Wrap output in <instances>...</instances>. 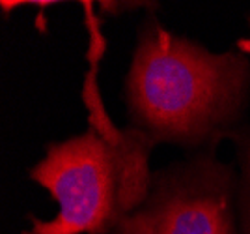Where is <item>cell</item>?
Here are the masks:
<instances>
[{
  "label": "cell",
  "instance_id": "6da1fadb",
  "mask_svg": "<svg viewBox=\"0 0 250 234\" xmlns=\"http://www.w3.org/2000/svg\"><path fill=\"white\" fill-rule=\"evenodd\" d=\"M249 99V54L215 53L170 32L155 11L144 17L124 79L129 126L155 146L170 144L187 154L217 150L247 126Z\"/></svg>",
  "mask_w": 250,
  "mask_h": 234
},
{
  "label": "cell",
  "instance_id": "277c9868",
  "mask_svg": "<svg viewBox=\"0 0 250 234\" xmlns=\"http://www.w3.org/2000/svg\"><path fill=\"white\" fill-rule=\"evenodd\" d=\"M237 158V187L235 206L241 234H250V126L243 128L231 137Z\"/></svg>",
  "mask_w": 250,
  "mask_h": 234
},
{
  "label": "cell",
  "instance_id": "7a4b0ae2",
  "mask_svg": "<svg viewBox=\"0 0 250 234\" xmlns=\"http://www.w3.org/2000/svg\"><path fill=\"white\" fill-rule=\"evenodd\" d=\"M84 11L92 34V68L83 85L88 126L79 135L49 142L45 156L28 169L30 180L51 195L58 212L51 219L28 213L30 227L22 234H112L151 187L155 144L133 126L118 128L108 117L97 83L104 40L92 2Z\"/></svg>",
  "mask_w": 250,
  "mask_h": 234
},
{
  "label": "cell",
  "instance_id": "3957f363",
  "mask_svg": "<svg viewBox=\"0 0 250 234\" xmlns=\"http://www.w3.org/2000/svg\"><path fill=\"white\" fill-rule=\"evenodd\" d=\"M237 170L217 150L187 154L163 169L144 202L112 234H241Z\"/></svg>",
  "mask_w": 250,
  "mask_h": 234
},
{
  "label": "cell",
  "instance_id": "8992f818",
  "mask_svg": "<svg viewBox=\"0 0 250 234\" xmlns=\"http://www.w3.org/2000/svg\"><path fill=\"white\" fill-rule=\"evenodd\" d=\"M249 30H250V15H249ZM237 49H241L243 53H247V54H250V36L247 38V40H241L239 43H237Z\"/></svg>",
  "mask_w": 250,
  "mask_h": 234
},
{
  "label": "cell",
  "instance_id": "5b68a950",
  "mask_svg": "<svg viewBox=\"0 0 250 234\" xmlns=\"http://www.w3.org/2000/svg\"><path fill=\"white\" fill-rule=\"evenodd\" d=\"M147 6L151 8H157V4H147V2H101L99 4V11H104V13H110V15H118L122 10H138V8H144L146 10Z\"/></svg>",
  "mask_w": 250,
  "mask_h": 234
}]
</instances>
